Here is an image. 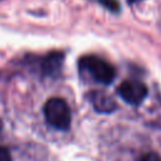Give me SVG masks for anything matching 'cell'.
I'll list each match as a JSON object with an SVG mask.
<instances>
[{"mask_svg":"<svg viewBox=\"0 0 161 161\" xmlns=\"http://www.w3.org/2000/svg\"><path fill=\"white\" fill-rule=\"evenodd\" d=\"M140 161H161V157L155 152H148V153H145L140 158Z\"/></svg>","mask_w":161,"mask_h":161,"instance_id":"cell-5","label":"cell"},{"mask_svg":"<svg viewBox=\"0 0 161 161\" xmlns=\"http://www.w3.org/2000/svg\"><path fill=\"white\" fill-rule=\"evenodd\" d=\"M130 3H133V1H138V0H128Z\"/></svg>","mask_w":161,"mask_h":161,"instance_id":"cell-8","label":"cell"},{"mask_svg":"<svg viewBox=\"0 0 161 161\" xmlns=\"http://www.w3.org/2000/svg\"><path fill=\"white\" fill-rule=\"evenodd\" d=\"M45 121L57 130H68L72 122V113L68 103L60 97L49 98L44 104Z\"/></svg>","mask_w":161,"mask_h":161,"instance_id":"cell-1","label":"cell"},{"mask_svg":"<svg viewBox=\"0 0 161 161\" xmlns=\"http://www.w3.org/2000/svg\"><path fill=\"white\" fill-rule=\"evenodd\" d=\"M79 67L82 70H87L96 82L108 84L113 80L116 70L111 63L97 57V55H86L79 60Z\"/></svg>","mask_w":161,"mask_h":161,"instance_id":"cell-2","label":"cell"},{"mask_svg":"<svg viewBox=\"0 0 161 161\" xmlns=\"http://www.w3.org/2000/svg\"><path fill=\"white\" fill-rule=\"evenodd\" d=\"M103 5H106L107 8H109L111 10H113V11H117L118 10V4H117V1L116 0H99Z\"/></svg>","mask_w":161,"mask_h":161,"instance_id":"cell-6","label":"cell"},{"mask_svg":"<svg viewBox=\"0 0 161 161\" xmlns=\"http://www.w3.org/2000/svg\"><path fill=\"white\" fill-rule=\"evenodd\" d=\"M0 161H11L10 152L4 147H0Z\"/></svg>","mask_w":161,"mask_h":161,"instance_id":"cell-7","label":"cell"},{"mask_svg":"<svg viewBox=\"0 0 161 161\" xmlns=\"http://www.w3.org/2000/svg\"><path fill=\"white\" fill-rule=\"evenodd\" d=\"M89 99L94 107L96 111L102 112V113H108L116 109V103L106 93L103 92H93L89 94Z\"/></svg>","mask_w":161,"mask_h":161,"instance_id":"cell-4","label":"cell"},{"mask_svg":"<svg viewBox=\"0 0 161 161\" xmlns=\"http://www.w3.org/2000/svg\"><path fill=\"white\" fill-rule=\"evenodd\" d=\"M119 97L126 101L130 104H140L146 94H147V87L140 82V80H135V79H128V80H123L117 89Z\"/></svg>","mask_w":161,"mask_h":161,"instance_id":"cell-3","label":"cell"}]
</instances>
